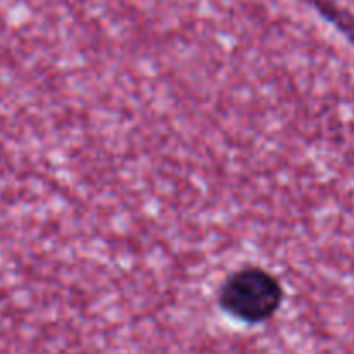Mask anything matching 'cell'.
Returning a JSON list of instances; mask_svg holds the SVG:
<instances>
[{
	"instance_id": "7a4b0ae2",
	"label": "cell",
	"mask_w": 354,
	"mask_h": 354,
	"mask_svg": "<svg viewBox=\"0 0 354 354\" xmlns=\"http://www.w3.org/2000/svg\"><path fill=\"white\" fill-rule=\"evenodd\" d=\"M354 47V12L335 0H301Z\"/></svg>"
},
{
	"instance_id": "6da1fadb",
	"label": "cell",
	"mask_w": 354,
	"mask_h": 354,
	"mask_svg": "<svg viewBox=\"0 0 354 354\" xmlns=\"http://www.w3.org/2000/svg\"><path fill=\"white\" fill-rule=\"evenodd\" d=\"M287 299L277 273L259 265H244L228 273L216 289V306L235 324L259 327L272 322Z\"/></svg>"
}]
</instances>
